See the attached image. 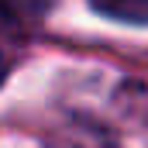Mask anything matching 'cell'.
Returning a JSON list of instances; mask_svg holds the SVG:
<instances>
[{
	"mask_svg": "<svg viewBox=\"0 0 148 148\" xmlns=\"http://www.w3.org/2000/svg\"><path fill=\"white\" fill-rule=\"evenodd\" d=\"M52 148H117V141H114L100 124H90V121H69V124L55 134Z\"/></svg>",
	"mask_w": 148,
	"mask_h": 148,
	"instance_id": "obj_1",
	"label": "cell"
},
{
	"mask_svg": "<svg viewBox=\"0 0 148 148\" xmlns=\"http://www.w3.org/2000/svg\"><path fill=\"white\" fill-rule=\"evenodd\" d=\"M90 7L121 24H148V0H90Z\"/></svg>",
	"mask_w": 148,
	"mask_h": 148,
	"instance_id": "obj_2",
	"label": "cell"
},
{
	"mask_svg": "<svg viewBox=\"0 0 148 148\" xmlns=\"http://www.w3.org/2000/svg\"><path fill=\"white\" fill-rule=\"evenodd\" d=\"M7 69H10V62H7V52L0 48V83L7 79Z\"/></svg>",
	"mask_w": 148,
	"mask_h": 148,
	"instance_id": "obj_3",
	"label": "cell"
}]
</instances>
